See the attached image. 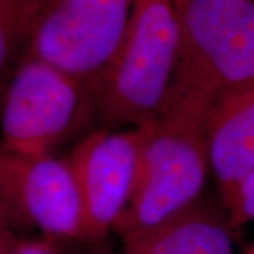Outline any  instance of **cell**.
<instances>
[{"label": "cell", "mask_w": 254, "mask_h": 254, "mask_svg": "<svg viewBox=\"0 0 254 254\" xmlns=\"http://www.w3.org/2000/svg\"><path fill=\"white\" fill-rule=\"evenodd\" d=\"M177 54L173 0H136L119 48L92 89L99 127H141L154 120L171 88Z\"/></svg>", "instance_id": "cell-1"}, {"label": "cell", "mask_w": 254, "mask_h": 254, "mask_svg": "<svg viewBox=\"0 0 254 254\" xmlns=\"http://www.w3.org/2000/svg\"><path fill=\"white\" fill-rule=\"evenodd\" d=\"M178 54L167 102L208 113L222 92L254 79V0H173Z\"/></svg>", "instance_id": "cell-2"}, {"label": "cell", "mask_w": 254, "mask_h": 254, "mask_svg": "<svg viewBox=\"0 0 254 254\" xmlns=\"http://www.w3.org/2000/svg\"><path fill=\"white\" fill-rule=\"evenodd\" d=\"M206 113L165 103L147 123L136 187L115 232L120 236L171 218L199 200L209 173Z\"/></svg>", "instance_id": "cell-3"}, {"label": "cell", "mask_w": 254, "mask_h": 254, "mask_svg": "<svg viewBox=\"0 0 254 254\" xmlns=\"http://www.w3.org/2000/svg\"><path fill=\"white\" fill-rule=\"evenodd\" d=\"M95 122L89 86L48 64L21 58L0 82V150L47 157Z\"/></svg>", "instance_id": "cell-4"}, {"label": "cell", "mask_w": 254, "mask_h": 254, "mask_svg": "<svg viewBox=\"0 0 254 254\" xmlns=\"http://www.w3.org/2000/svg\"><path fill=\"white\" fill-rule=\"evenodd\" d=\"M23 58L54 66L93 89L125 36L136 0H27Z\"/></svg>", "instance_id": "cell-5"}, {"label": "cell", "mask_w": 254, "mask_h": 254, "mask_svg": "<svg viewBox=\"0 0 254 254\" xmlns=\"http://www.w3.org/2000/svg\"><path fill=\"white\" fill-rule=\"evenodd\" d=\"M145 133V125L96 127L73 145L66 160L81 199L83 242L102 243L128 206Z\"/></svg>", "instance_id": "cell-6"}, {"label": "cell", "mask_w": 254, "mask_h": 254, "mask_svg": "<svg viewBox=\"0 0 254 254\" xmlns=\"http://www.w3.org/2000/svg\"><path fill=\"white\" fill-rule=\"evenodd\" d=\"M0 212L14 230L37 229L58 242H83L81 199L66 158L0 150Z\"/></svg>", "instance_id": "cell-7"}, {"label": "cell", "mask_w": 254, "mask_h": 254, "mask_svg": "<svg viewBox=\"0 0 254 254\" xmlns=\"http://www.w3.org/2000/svg\"><path fill=\"white\" fill-rule=\"evenodd\" d=\"M205 141L223 210L254 170V79L222 92L205 118Z\"/></svg>", "instance_id": "cell-8"}, {"label": "cell", "mask_w": 254, "mask_h": 254, "mask_svg": "<svg viewBox=\"0 0 254 254\" xmlns=\"http://www.w3.org/2000/svg\"><path fill=\"white\" fill-rule=\"evenodd\" d=\"M225 212L196 200L154 226L123 235L125 254H235Z\"/></svg>", "instance_id": "cell-9"}, {"label": "cell", "mask_w": 254, "mask_h": 254, "mask_svg": "<svg viewBox=\"0 0 254 254\" xmlns=\"http://www.w3.org/2000/svg\"><path fill=\"white\" fill-rule=\"evenodd\" d=\"M30 30L27 0H0V82L23 58Z\"/></svg>", "instance_id": "cell-10"}, {"label": "cell", "mask_w": 254, "mask_h": 254, "mask_svg": "<svg viewBox=\"0 0 254 254\" xmlns=\"http://www.w3.org/2000/svg\"><path fill=\"white\" fill-rule=\"evenodd\" d=\"M225 213L235 230L254 222V170L239 185Z\"/></svg>", "instance_id": "cell-11"}, {"label": "cell", "mask_w": 254, "mask_h": 254, "mask_svg": "<svg viewBox=\"0 0 254 254\" xmlns=\"http://www.w3.org/2000/svg\"><path fill=\"white\" fill-rule=\"evenodd\" d=\"M64 242L46 236L20 239L10 254H63Z\"/></svg>", "instance_id": "cell-12"}, {"label": "cell", "mask_w": 254, "mask_h": 254, "mask_svg": "<svg viewBox=\"0 0 254 254\" xmlns=\"http://www.w3.org/2000/svg\"><path fill=\"white\" fill-rule=\"evenodd\" d=\"M18 240L20 237L16 235V230L10 226L0 212V254L11 253Z\"/></svg>", "instance_id": "cell-13"}, {"label": "cell", "mask_w": 254, "mask_h": 254, "mask_svg": "<svg viewBox=\"0 0 254 254\" xmlns=\"http://www.w3.org/2000/svg\"><path fill=\"white\" fill-rule=\"evenodd\" d=\"M85 246L82 247H71L69 242H64L63 254H113L108 249L99 246L100 243H91V242H83Z\"/></svg>", "instance_id": "cell-14"}, {"label": "cell", "mask_w": 254, "mask_h": 254, "mask_svg": "<svg viewBox=\"0 0 254 254\" xmlns=\"http://www.w3.org/2000/svg\"><path fill=\"white\" fill-rule=\"evenodd\" d=\"M247 254H254V245L250 247V250H249V253Z\"/></svg>", "instance_id": "cell-15"}]
</instances>
